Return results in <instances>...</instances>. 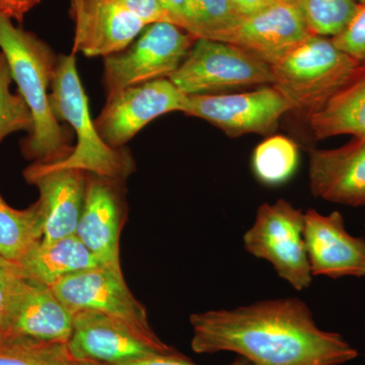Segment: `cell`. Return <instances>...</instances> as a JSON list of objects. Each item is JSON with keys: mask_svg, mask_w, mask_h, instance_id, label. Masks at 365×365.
<instances>
[{"mask_svg": "<svg viewBox=\"0 0 365 365\" xmlns=\"http://www.w3.org/2000/svg\"><path fill=\"white\" fill-rule=\"evenodd\" d=\"M117 1L132 14H135L137 18L140 19L148 26L158 21H167L165 14L158 6V0H117Z\"/></svg>", "mask_w": 365, "mask_h": 365, "instance_id": "29", "label": "cell"}, {"mask_svg": "<svg viewBox=\"0 0 365 365\" xmlns=\"http://www.w3.org/2000/svg\"><path fill=\"white\" fill-rule=\"evenodd\" d=\"M169 79L185 95L195 96L273 85L274 76L272 67L237 46L197 39Z\"/></svg>", "mask_w": 365, "mask_h": 365, "instance_id": "7", "label": "cell"}, {"mask_svg": "<svg viewBox=\"0 0 365 365\" xmlns=\"http://www.w3.org/2000/svg\"><path fill=\"white\" fill-rule=\"evenodd\" d=\"M361 64L338 49L332 39L312 35L272 66V86L292 110L309 117L349 83Z\"/></svg>", "mask_w": 365, "mask_h": 365, "instance_id": "4", "label": "cell"}, {"mask_svg": "<svg viewBox=\"0 0 365 365\" xmlns=\"http://www.w3.org/2000/svg\"><path fill=\"white\" fill-rule=\"evenodd\" d=\"M292 111L289 103L274 86L239 93L187 96L184 114L200 118L227 135H270L280 118Z\"/></svg>", "mask_w": 365, "mask_h": 365, "instance_id": "9", "label": "cell"}, {"mask_svg": "<svg viewBox=\"0 0 365 365\" xmlns=\"http://www.w3.org/2000/svg\"><path fill=\"white\" fill-rule=\"evenodd\" d=\"M14 79L6 55L0 51V143L19 131L30 132L33 116L20 93L11 91Z\"/></svg>", "mask_w": 365, "mask_h": 365, "instance_id": "26", "label": "cell"}, {"mask_svg": "<svg viewBox=\"0 0 365 365\" xmlns=\"http://www.w3.org/2000/svg\"><path fill=\"white\" fill-rule=\"evenodd\" d=\"M196 40L167 21L146 26L128 47L105 57L106 96L111 97L129 86L169 78L188 56Z\"/></svg>", "mask_w": 365, "mask_h": 365, "instance_id": "5", "label": "cell"}, {"mask_svg": "<svg viewBox=\"0 0 365 365\" xmlns=\"http://www.w3.org/2000/svg\"><path fill=\"white\" fill-rule=\"evenodd\" d=\"M0 365H78L68 343L29 338L0 341Z\"/></svg>", "mask_w": 365, "mask_h": 365, "instance_id": "24", "label": "cell"}, {"mask_svg": "<svg viewBox=\"0 0 365 365\" xmlns=\"http://www.w3.org/2000/svg\"><path fill=\"white\" fill-rule=\"evenodd\" d=\"M304 212L279 199L257 210L253 225L242 237L244 248L271 264L281 279L302 292L311 287L313 274L304 237Z\"/></svg>", "mask_w": 365, "mask_h": 365, "instance_id": "6", "label": "cell"}, {"mask_svg": "<svg viewBox=\"0 0 365 365\" xmlns=\"http://www.w3.org/2000/svg\"><path fill=\"white\" fill-rule=\"evenodd\" d=\"M158 6L165 14L168 23L184 30L187 0H158Z\"/></svg>", "mask_w": 365, "mask_h": 365, "instance_id": "32", "label": "cell"}, {"mask_svg": "<svg viewBox=\"0 0 365 365\" xmlns=\"http://www.w3.org/2000/svg\"><path fill=\"white\" fill-rule=\"evenodd\" d=\"M76 362H78V365H110L101 364V362L91 361V360H76Z\"/></svg>", "mask_w": 365, "mask_h": 365, "instance_id": "34", "label": "cell"}, {"mask_svg": "<svg viewBox=\"0 0 365 365\" xmlns=\"http://www.w3.org/2000/svg\"><path fill=\"white\" fill-rule=\"evenodd\" d=\"M122 182L88 174L85 206L76 237L105 266L121 269L120 235L125 220Z\"/></svg>", "mask_w": 365, "mask_h": 365, "instance_id": "14", "label": "cell"}, {"mask_svg": "<svg viewBox=\"0 0 365 365\" xmlns=\"http://www.w3.org/2000/svg\"><path fill=\"white\" fill-rule=\"evenodd\" d=\"M304 237L313 276L365 277V239L347 232L338 211L324 215L307 209Z\"/></svg>", "mask_w": 365, "mask_h": 365, "instance_id": "12", "label": "cell"}, {"mask_svg": "<svg viewBox=\"0 0 365 365\" xmlns=\"http://www.w3.org/2000/svg\"><path fill=\"white\" fill-rule=\"evenodd\" d=\"M312 35L299 6L276 2L261 13L242 19L227 43L272 67Z\"/></svg>", "mask_w": 365, "mask_h": 365, "instance_id": "16", "label": "cell"}, {"mask_svg": "<svg viewBox=\"0 0 365 365\" xmlns=\"http://www.w3.org/2000/svg\"><path fill=\"white\" fill-rule=\"evenodd\" d=\"M74 21L72 53L107 57L122 51L146 25L117 0H71Z\"/></svg>", "mask_w": 365, "mask_h": 365, "instance_id": "13", "label": "cell"}, {"mask_svg": "<svg viewBox=\"0 0 365 365\" xmlns=\"http://www.w3.org/2000/svg\"><path fill=\"white\" fill-rule=\"evenodd\" d=\"M186 101L187 95L169 78L129 86L107 98L96 126L108 145L122 148L158 117L184 112Z\"/></svg>", "mask_w": 365, "mask_h": 365, "instance_id": "10", "label": "cell"}, {"mask_svg": "<svg viewBox=\"0 0 365 365\" xmlns=\"http://www.w3.org/2000/svg\"><path fill=\"white\" fill-rule=\"evenodd\" d=\"M72 330L73 313L51 287L25 275L14 292L1 340L29 338L68 343Z\"/></svg>", "mask_w": 365, "mask_h": 365, "instance_id": "15", "label": "cell"}, {"mask_svg": "<svg viewBox=\"0 0 365 365\" xmlns=\"http://www.w3.org/2000/svg\"><path fill=\"white\" fill-rule=\"evenodd\" d=\"M40 2L41 0H0V14L21 23L26 14Z\"/></svg>", "mask_w": 365, "mask_h": 365, "instance_id": "31", "label": "cell"}, {"mask_svg": "<svg viewBox=\"0 0 365 365\" xmlns=\"http://www.w3.org/2000/svg\"><path fill=\"white\" fill-rule=\"evenodd\" d=\"M190 324L194 352H234L253 365H342L359 356L340 334L319 329L297 297L197 313Z\"/></svg>", "mask_w": 365, "mask_h": 365, "instance_id": "1", "label": "cell"}, {"mask_svg": "<svg viewBox=\"0 0 365 365\" xmlns=\"http://www.w3.org/2000/svg\"><path fill=\"white\" fill-rule=\"evenodd\" d=\"M44 220L39 202L18 210L0 194V257L19 263L36 245L42 242Z\"/></svg>", "mask_w": 365, "mask_h": 365, "instance_id": "21", "label": "cell"}, {"mask_svg": "<svg viewBox=\"0 0 365 365\" xmlns=\"http://www.w3.org/2000/svg\"><path fill=\"white\" fill-rule=\"evenodd\" d=\"M299 160V148L294 140L274 135L255 148L252 167L259 181L268 186H278L294 176Z\"/></svg>", "mask_w": 365, "mask_h": 365, "instance_id": "23", "label": "cell"}, {"mask_svg": "<svg viewBox=\"0 0 365 365\" xmlns=\"http://www.w3.org/2000/svg\"><path fill=\"white\" fill-rule=\"evenodd\" d=\"M49 95L53 114L66 122L76 134L71 155L56 163H33L41 170L73 169L96 176L124 181L134 170L128 150L113 148L105 143L91 119L85 88L78 76L76 54L60 55Z\"/></svg>", "mask_w": 365, "mask_h": 365, "instance_id": "3", "label": "cell"}, {"mask_svg": "<svg viewBox=\"0 0 365 365\" xmlns=\"http://www.w3.org/2000/svg\"><path fill=\"white\" fill-rule=\"evenodd\" d=\"M69 351L76 360L118 365L153 355L179 353L158 339L108 314L93 311L73 314Z\"/></svg>", "mask_w": 365, "mask_h": 365, "instance_id": "8", "label": "cell"}, {"mask_svg": "<svg viewBox=\"0 0 365 365\" xmlns=\"http://www.w3.org/2000/svg\"><path fill=\"white\" fill-rule=\"evenodd\" d=\"M278 0H230L235 13L241 19L250 18L272 6Z\"/></svg>", "mask_w": 365, "mask_h": 365, "instance_id": "33", "label": "cell"}, {"mask_svg": "<svg viewBox=\"0 0 365 365\" xmlns=\"http://www.w3.org/2000/svg\"><path fill=\"white\" fill-rule=\"evenodd\" d=\"M241 20L230 0H187L184 30L196 39L227 43Z\"/></svg>", "mask_w": 365, "mask_h": 365, "instance_id": "22", "label": "cell"}, {"mask_svg": "<svg viewBox=\"0 0 365 365\" xmlns=\"http://www.w3.org/2000/svg\"><path fill=\"white\" fill-rule=\"evenodd\" d=\"M309 182L312 194L328 202L359 207L365 205V135L333 150L309 151Z\"/></svg>", "mask_w": 365, "mask_h": 365, "instance_id": "17", "label": "cell"}, {"mask_svg": "<svg viewBox=\"0 0 365 365\" xmlns=\"http://www.w3.org/2000/svg\"><path fill=\"white\" fill-rule=\"evenodd\" d=\"M118 365H196L187 357L182 356L181 353L170 355H153L145 359L133 360V361L125 362ZM228 365H253L249 360L240 357L232 364Z\"/></svg>", "mask_w": 365, "mask_h": 365, "instance_id": "30", "label": "cell"}, {"mask_svg": "<svg viewBox=\"0 0 365 365\" xmlns=\"http://www.w3.org/2000/svg\"><path fill=\"white\" fill-rule=\"evenodd\" d=\"M354 1L359 4H365V0H354Z\"/></svg>", "mask_w": 365, "mask_h": 365, "instance_id": "36", "label": "cell"}, {"mask_svg": "<svg viewBox=\"0 0 365 365\" xmlns=\"http://www.w3.org/2000/svg\"><path fill=\"white\" fill-rule=\"evenodd\" d=\"M338 49L365 63V4H359L349 25L336 37L331 38Z\"/></svg>", "mask_w": 365, "mask_h": 365, "instance_id": "27", "label": "cell"}, {"mask_svg": "<svg viewBox=\"0 0 365 365\" xmlns=\"http://www.w3.org/2000/svg\"><path fill=\"white\" fill-rule=\"evenodd\" d=\"M299 6L309 32L334 38L349 25L359 4L354 0H300Z\"/></svg>", "mask_w": 365, "mask_h": 365, "instance_id": "25", "label": "cell"}, {"mask_svg": "<svg viewBox=\"0 0 365 365\" xmlns=\"http://www.w3.org/2000/svg\"><path fill=\"white\" fill-rule=\"evenodd\" d=\"M26 181L37 187L44 220L43 244L76 235L86 202L88 173L73 169L41 170L29 165Z\"/></svg>", "mask_w": 365, "mask_h": 365, "instance_id": "18", "label": "cell"}, {"mask_svg": "<svg viewBox=\"0 0 365 365\" xmlns=\"http://www.w3.org/2000/svg\"><path fill=\"white\" fill-rule=\"evenodd\" d=\"M18 264L26 276L49 287L71 274L103 266L76 235L40 242Z\"/></svg>", "mask_w": 365, "mask_h": 365, "instance_id": "19", "label": "cell"}, {"mask_svg": "<svg viewBox=\"0 0 365 365\" xmlns=\"http://www.w3.org/2000/svg\"><path fill=\"white\" fill-rule=\"evenodd\" d=\"M51 288L73 314L98 312L122 319L141 332L155 335L145 307L132 294L122 269L98 266L66 276Z\"/></svg>", "mask_w": 365, "mask_h": 365, "instance_id": "11", "label": "cell"}, {"mask_svg": "<svg viewBox=\"0 0 365 365\" xmlns=\"http://www.w3.org/2000/svg\"><path fill=\"white\" fill-rule=\"evenodd\" d=\"M279 2H284V4H297L299 6L300 0H278Z\"/></svg>", "mask_w": 365, "mask_h": 365, "instance_id": "35", "label": "cell"}, {"mask_svg": "<svg viewBox=\"0 0 365 365\" xmlns=\"http://www.w3.org/2000/svg\"><path fill=\"white\" fill-rule=\"evenodd\" d=\"M309 120L318 140L342 134L365 135V63L349 83Z\"/></svg>", "mask_w": 365, "mask_h": 365, "instance_id": "20", "label": "cell"}, {"mask_svg": "<svg viewBox=\"0 0 365 365\" xmlns=\"http://www.w3.org/2000/svg\"><path fill=\"white\" fill-rule=\"evenodd\" d=\"M25 275L18 263L0 257V340L6 330L14 292Z\"/></svg>", "mask_w": 365, "mask_h": 365, "instance_id": "28", "label": "cell"}, {"mask_svg": "<svg viewBox=\"0 0 365 365\" xmlns=\"http://www.w3.org/2000/svg\"><path fill=\"white\" fill-rule=\"evenodd\" d=\"M0 51L6 55L18 93L32 113L33 126L21 143L34 163H50L71 155V135L53 114L49 101L58 56L33 33L0 14Z\"/></svg>", "mask_w": 365, "mask_h": 365, "instance_id": "2", "label": "cell"}]
</instances>
